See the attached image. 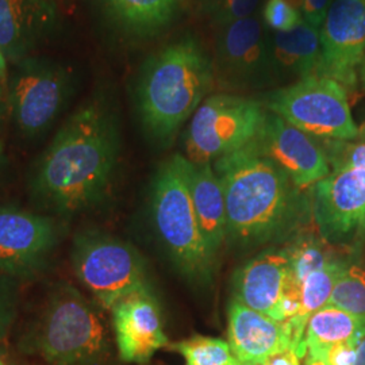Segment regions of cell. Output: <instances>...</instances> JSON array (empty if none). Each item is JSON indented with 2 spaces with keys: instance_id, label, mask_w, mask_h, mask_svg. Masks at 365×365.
<instances>
[{
  "instance_id": "6",
  "label": "cell",
  "mask_w": 365,
  "mask_h": 365,
  "mask_svg": "<svg viewBox=\"0 0 365 365\" xmlns=\"http://www.w3.org/2000/svg\"><path fill=\"white\" fill-rule=\"evenodd\" d=\"M191 161L173 155L157 170L150 190V212L158 240L187 277L209 282L215 260L200 232L190 190Z\"/></svg>"
},
{
  "instance_id": "30",
  "label": "cell",
  "mask_w": 365,
  "mask_h": 365,
  "mask_svg": "<svg viewBox=\"0 0 365 365\" xmlns=\"http://www.w3.org/2000/svg\"><path fill=\"white\" fill-rule=\"evenodd\" d=\"M13 280L0 276V339H6L16 317V295Z\"/></svg>"
},
{
  "instance_id": "14",
  "label": "cell",
  "mask_w": 365,
  "mask_h": 365,
  "mask_svg": "<svg viewBox=\"0 0 365 365\" xmlns=\"http://www.w3.org/2000/svg\"><path fill=\"white\" fill-rule=\"evenodd\" d=\"M252 144L261 155L284 170L300 190H310L330 172L322 141L297 129L268 110Z\"/></svg>"
},
{
  "instance_id": "1",
  "label": "cell",
  "mask_w": 365,
  "mask_h": 365,
  "mask_svg": "<svg viewBox=\"0 0 365 365\" xmlns=\"http://www.w3.org/2000/svg\"><path fill=\"white\" fill-rule=\"evenodd\" d=\"M119 149L117 119L110 107L96 99L80 106L31 170V199L53 215L91 209L108 191Z\"/></svg>"
},
{
  "instance_id": "8",
  "label": "cell",
  "mask_w": 365,
  "mask_h": 365,
  "mask_svg": "<svg viewBox=\"0 0 365 365\" xmlns=\"http://www.w3.org/2000/svg\"><path fill=\"white\" fill-rule=\"evenodd\" d=\"M262 103L269 113L322 141H351L360 133L348 90L333 78L318 75L300 78L267 93Z\"/></svg>"
},
{
  "instance_id": "5",
  "label": "cell",
  "mask_w": 365,
  "mask_h": 365,
  "mask_svg": "<svg viewBox=\"0 0 365 365\" xmlns=\"http://www.w3.org/2000/svg\"><path fill=\"white\" fill-rule=\"evenodd\" d=\"M322 144L330 172L310 188L313 220L327 244L357 250L365 242V125L354 140Z\"/></svg>"
},
{
  "instance_id": "27",
  "label": "cell",
  "mask_w": 365,
  "mask_h": 365,
  "mask_svg": "<svg viewBox=\"0 0 365 365\" xmlns=\"http://www.w3.org/2000/svg\"><path fill=\"white\" fill-rule=\"evenodd\" d=\"M260 0H199V7L215 26L225 27L255 15Z\"/></svg>"
},
{
  "instance_id": "20",
  "label": "cell",
  "mask_w": 365,
  "mask_h": 365,
  "mask_svg": "<svg viewBox=\"0 0 365 365\" xmlns=\"http://www.w3.org/2000/svg\"><path fill=\"white\" fill-rule=\"evenodd\" d=\"M271 52L276 76L297 80L314 76L321 58L319 29L303 21L291 31L274 33Z\"/></svg>"
},
{
  "instance_id": "31",
  "label": "cell",
  "mask_w": 365,
  "mask_h": 365,
  "mask_svg": "<svg viewBox=\"0 0 365 365\" xmlns=\"http://www.w3.org/2000/svg\"><path fill=\"white\" fill-rule=\"evenodd\" d=\"M295 10H298L303 19L312 26L321 29L331 0H284Z\"/></svg>"
},
{
  "instance_id": "28",
  "label": "cell",
  "mask_w": 365,
  "mask_h": 365,
  "mask_svg": "<svg viewBox=\"0 0 365 365\" xmlns=\"http://www.w3.org/2000/svg\"><path fill=\"white\" fill-rule=\"evenodd\" d=\"M262 18L274 33H286L299 26L304 21L302 14L284 0H267Z\"/></svg>"
},
{
  "instance_id": "21",
  "label": "cell",
  "mask_w": 365,
  "mask_h": 365,
  "mask_svg": "<svg viewBox=\"0 0 365 365\" xmlns=\"http://www.w3.org/2000/svg\"><path fill=\"white\" fill-rule=\"evenodd\" d=\"M184 0H102L106 11L125 31L150 37L170 25Z\"/></svg>"
},
{
  "instance_id": "24",
  "label": "cell",
  "mask_w": 365,
  "mask_h": 365,
  "mask_svg": "<svg viewBox=\"0 0 365 365\" xmlns=\"http://www.w3.org/2000/svg\"><path fill=\"white\" fill-rule=\"evenodd\" d=\"M325 241L314 237H300L284 253L288 259V282L302 287L310 274L322 269L334 256L327 250Z\"/></svg>"
},
{
  "instance_id": "35",
  "label": "cell",
  "mask_w": 365,
  "mask_h": 365,
  "mask_svg": "<svg viewBox=\"0 0 365 365\" xmlns=\"http://www.w3.org/2000/svg\"><path fill=\"white\" fill-rule=\"evenodd\" d=\"M303 361H304L303 365H329L324 363V361H321V360H318V359H314L312 356H304Z\"/></svg>"
},
{
  "instance_id": "37",
  "label": "cell",
  "mask_w": 365,
  "mask_h": 365,
  "mask_svg": "<svg viewBox=\"0 0 365 365\" xmlns=\"http://www.w3.org/2000/svg\"><path fill=\"white\" fill-rule=\"evenodd\" d=\"M4 160H6V157H4V148H3V144L0 141V170H1V167L4 164Z\"/></svg>"
},
{
  "instance_id": "7",
  "label": "cell",
  "mask_w": 365,
  "mask_h": 365,
  "mask_svg": "<svg viewBox=\"0 0 365 365\" xmlns=\"http://www.w3.org/2000/svg\"><path fill=\"white\" fill-rule=\"evenodd\" d=\"M71 264L78 282L103 310L134 294L152 292L140 253L102 232L83 230L73 237Z\"/></svg>"
},
{
  "instance_id": "15",
  "label": "cell",
  "mask_w": 365,
  "mask_h": 365,
  "mask_svg": "<svg viewBox=\"0 0 365 365\" xmlns=\"http://www.w3.org/2000/svg\"><path fill=\"white\" fill-rule=\"evenodd\" d=\"M119 359L146 364L160 349L170 345L163 318L152 292L134 294L110 310Z\"/></svg>"
},
{
  "instance_id": "22",
  "label": "cell",
  "mask_w": 365,
  "mask_h": 365,
  "mask_svg": "<svg viewBox=\"0 0 365 365\" xmlns=\"http://www.w3.org/2000/svg\"><path fill=\"white\" fill-rule=\"evenodd\" d=\"M348 261L333 257L322 269L310 274L300 287L299 313L287 322L292 329L294 348L297 349L302 360L306 356L304 330L307 322L314 314L327 306L333 288L336 286L339 276L348 268Z\"/></svg>"
},
{
  "instance_id": "3",
  "label": "cell",
  "mask_w": 365,
  "mask_h": 365,
  "mask_svg": "<svg viewBox=\"0 0 365 365\" xmlns=\"http://www.w3.org/2000/svg\"><path fill=\"white\" fill-rule=\"evenodd\" d=\"M214 83V61L194 37L175 41L153 54L137 86V107L146 133L170 144Z\"/></svg>"
},
{
  "instance_id": "34",
  "label": "cell",
  "mask_w": 365,
  "mask_h": 365,
  "mask_svg": "<svg viewBox=\"0 0 365 365\" xmlns=\"http://www.w3.org/2000/svg\"><path fill=\"white\" fill-rule=\"evenodd\" d=\"M7 76V60L4 58L3 53L0 51V80L4 81Z\"/></svg>"
},
{
  "instance_id": "33",
  "label": "cell",
  "mask_w": 365,
  "mask_h": 365,
  "mask_svg": "<svg viewBox=\"0 0 365 365\" xmlns=\"http://www.w3.org/2000/svg\"><path fill=\"white\" fill-rule=\"evenodd\" d=\"M354 365H365V339L360 342L357 349V359Z\"/></svg>"
},
{
  "instance_id": "10",
  "label": "cell",
  "mask_w": 365,
  "mask_h": 365,
  "mask_svg": "<svg viewBox=\"0 0 365 365\" xmlns=\"http://www.w3.org/2000/svg\"><path fill=\"white\" fill-rule=\"evenodd\" d=\"M7 83V110L16 131L36 138L52 128L68 105L73 78L66 66L31 57L14 64Z\"/></svg>"
},
{
  "instance_id": "26",
  "label": "cell",
  "mask_w": 365,
  "mask_h": 365,
  "mask_svg": "<svg viewBox=\"0 0 365 365\" xmlns=\"http://www.w3.org/2000/svg\"><path fill=\"white\" fill-rule=\"evenodd\" d=\"M327 306L352 314L365 321V271L349 264L339 276Z\"/></svg>"
},
{
  "instance_id": "18",
  "label": "cell",
  "mask_w": 365,
  "mask_h": 365,
  "mask_svg": "<svg viewBox=\"0 0 365 365\" xmlns=\"http://www.w3.org/2000/svg\"><path fill=\"white\" fill-rule=\"evenodd\" d=\"M288 282L284 250L265 252L241 268L235 282V298L249 309L276 321L277 306Z\"/></svg>"
},
{
  "instance_id": "17",
  "label": "cell",
  "mask_w": 365,
  "mask_h": 365,
  "mask_svg": "<svg viewBox=\"0 0 365 365\" xmlns=\"http://www.w3.org/2000/svg\"><path fill=\"white\" fill-rule=\"evenodd\" d=\"M227 334L232 351L247 365H262L268 359L294 348L288 322L274 321L235 299L229 306Z\"/></svg>"
},
{
  "instance_id": "9",
  "label": "cell",
  "mask_w": 365,
  "mask_h": 365,
  "mask_svg": "<svg viewBox=\"0 0 365 365\" xmlns=\"http://www.w3.org/2000/svg\"><path fill=\"white\" fill-rule=\"evenodd\" d=\"M265 115L267 108L260 101L232 93L211 95L191 118L185 157L202 165L240 150L256 138Z\"/></svg>"
},
{
  "instance_id": "2",
  "label": "cell",
  "mask_w": 365,
  "mask_h": 365,
  "mask_svg": "<svg viewBox=\"0 0 365 365\" xmlns=\"http://www.w3.org/2000/svg\"><path fill=\"white\" fill-rule=\"evenodd\" d=\"M212 168L225 195L227 238L240 245L284 238L313 218L310 190L298 188L252 143L218 158Z\"/></svg>"
},
{
  "instance_id": "11",
  "label": "cell",
  "mask_w": 365,
  "mask_h": 365,
  "mask_svg": "<svg viewBox=\"0 0 365 365\" xmlns=\"http://www.w3.org/2000/svg\"><path fill=\"white\" fill-rule=\"evenodd\" d=\"M61 238L52 215L0 206V276L29 279L42 272Z\"/></svg>"
},
{
  "instance_id": "23",
  "label": "cell",
  "mask_w": 365,
  "mask_h": 365,
  "mask_svg": "<svg viewBox=\"0 0 365 365\" xmlns=\"http://www.w3.org/2000/svg\"><path fill=\"white\" fill-rule=\"evenodd\" d=\"M364 339V319L331 306H325L314 314L304 330L306 353L339 342Z\"/></svg>"
},
{
  "instance_id": "38",
  "label": "cell",
  "mask_w": 365,
  "mask_h": 365,
  "mask_svg": "<svg viewBox=\"0 0 365 365\" xmlns=\"http://www.w3.org/2000/svg\"><path fill=\"white\" fill-rule=\"evenodd\" d=\"M1 83H3V81H1V80H0V92H1Z\"/></svg>"
},
{
  "instance_id": "4",
  "label": "cell",
  "mask_w": 365,
  "mask_h": 365,
  "mask_svg": "<svg viewBox=\"0 0 365 365\" xmlns=\"http://www.w3.org/2000/svg\"><path fill=\"white\" fill-rule=\"evenodd\" d=\"M102 310L80 289L60 282L48 292L19 348L49 365H105L111 344Z\"/></svg>"
},
{
  "instance_id": "32",
  "label": "cell",
  "mask_w": 365,
  "mask_h": 365,
  "mask_svg": "<svg viewBox=\"0 0 365 365\" xmlns=\"http://www.w3.org/2000/svg\"><path fill=\"white\" fill-rule=\"evenodd\" d=\"M300 360L302 359L297 352V349L289 348L287 351L268 359L262 365H300Z\"/></svg>"
},
{
  "instance_id": "19",
  "label": "cell",
  "mask_w": 365,
  "mask_h": 365,
  "mask_svg": "<svg viewBox=\"0 0 365 365\" xmlns=\"http://www.w3.org/2000/svg\"><path fill=\"white\" fill-rule=\"evenodd\" d=\"M190 190L200 232L215 260L227 240V214L221 182L212 164L196 165L191 163Z\"/></svg>"
},
{
  "instance_id": "13",
  "label": "cell",
  "mask_w": 365,
  "mask_h": 365,
  "mask_svg": "<svg viewBox=\"0 0 365 365\" xmlns=\"http://www.w3.org/2000/svg\"><path fill=\"white\" fill-rule=\"evenodd\" d=\"M319 39L317 75L353 90L365 56V0H331L319 29Z\"/></svg>"
},
{
  "instance_id": "16",
  "label": "cell",
  "mask_w": 365,
  "mask_h": 365,
  "mask_svg": "<svg viewBox=\"0 0 365 365\" xmlns=\"http://www.w3.org/2000/svg\"><path fill=\"white\" fill-rule=\"evenodd\" d=\"M58 21L56 0H0V51L7 63L30 56Z\"/></svg>"
},
{
  "instance_id": "12",
  "label": "cell",
  "mask_w": 365,
  "mask_h": 365,
  "mask_svg": "<svg viewBox=\"0 0 365 365\" xmlns=\"http://www.w3.org/2000/svg\"><path fill=\"white\" fill-rule=\"evenodd\" d=\"M215 58V78L233 87H261L276 78L271 39L255 15L220 29Z\"/></svg>"
},
{
  "instance_id": "29",
  "label": "cell",
  "mask_w": 365,
  "mask_h": 365,
  "mask_svg": "<svg viewBox=\"0 0 365 365\" xmlns=\"http://www.w3.org/2000/svg\"><path fill=\"white\" fill-rule=\"evenodd\" d=\"M361 341H345L327 348L307 351L306 356H312L329 365H354L357 349Z\"/></svg>"
},
{
  "instance_id": "25",
  "label": "cell",
  "mask_w": 365,
  "mask_h": 365,
  "mask_svg": "<svg viewBox=\"0 0 365 365\" xmlns=\"http://www.w3.org/2000/svg\"><path fill=\"white\" fill-rule=\"evenodd\" d=\"M180 353L185 365H247L235 356L229 342L223 339L195 336L170 346Z\"/></svg>"
},
{
  "instance_id": "36",
  "label": "cell",
  "mask_w": 365,
  "mask_h": 365,
  "mask_svg": "<svg viewBox=\"0 0 365 365\" xmlns=\"http://www.w3.org/2000/svg\"><path fill=\"white\" fill-rule=\"evenodd\" d=\"M359 75H360V78H361V81H363V84H364L365 87V56L364 60H363V63H361V66H360V71H359Z\"/></svg>"
}]
</instances>
